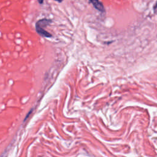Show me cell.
I'll return each mask as SVG.
<instances>
[{
	"instance_id": "obj_1",
	"label": "cell",
	"mask_w": 157,
	"mask_h": 157,
	"mask_svg": "<svg viewBox=\"0 0 157 157\" xmlns=\"http://www.w3.org/2000/svg\"><path fill=\"white\" fill-rule=\"evenodd\" d=\"M51 23V20L49 19H41L36 24V30L38 33L41 36L45 38H50L52 35L44 30V28Z\"/></svg>"
},
{
	"instance_id": "obj_2",
	"label": "cell",
	"mask_w": 157,
	"mask_h": 157,
	"mask_svg": "<svg viewBox=\"0 0 157 157\" xmlns=\"http://www.w3.org/2000/svg\"><path fill=\"white\" fill-rule=\"evenodd\" d=\"M90 1L97 10L101 12H105V9L103 4H102V3H101L99 0H90Z\"/></svg>"
},
{
	"instance_id": "obj_3",
	"label": "cell",
	"mask_w": 157,
	"mask_h": 157,
	"mask_svg": "<svg viewBox=\"0 0 157 157\" xmlns=\"http://www.w3.org/2000/svg\"><path fill=\"white\" fill-rule=\"evenodd\" d=\"M153 10H154V12H155V14H157V2H156V3H155V4L154 5Z\"/></svg>"
},
{
	"instance_id": "obj_4",
	"label": "cell",
	"mask_w": 157,
	"mask_h": 157,
	"mask_svg": "<svg viewBox=\"0 0 157 157\" xmlns=\"http://www.w3.org/2000/svg\"><path fill=\"white\" fill-rule=\"evenodd\" d=\"M38 2L40 3V4H42L43 3V1H44V0H38Z\"/></svg>"
},
{
	"instance_id": "obj_5",
	"label": "cell",
	"mask_w": 157,
	"mask_h": 157,
	"mask_svg": "<svg viewBox=\"0 0 157 157\" xmlns=\"http://www.w3.org/2000/svg\"><path fill=\"white\" fill-rule=\"evenodd\" d=\"M55 1H57L58 2H61V1H63V0H55Z\"/></svg>"
}]
</instances>
